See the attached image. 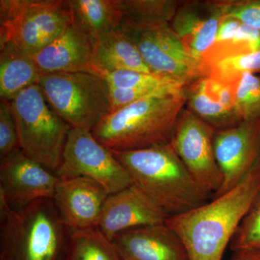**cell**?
<instances>
[{
    "label": "cell",
    "mask_w": 260,
    "mask_h": 260,
    "mask_svg": "<svg viewBox=\"0 0 260 260\" xmlns=\"http://www.w3.org/2000/svg\"><path fill=\"white\" fill-rule=\"evenodd\" d=\"M237 83L210 75L193 82L186 88L187 109L215 131L237 125L242 122L236 109Z\"/></svg>",
    "instance_id": "obj_15"
},
{
    "label": "cell",
    "mask_w": 260,
    "mask_h": 260,
    "mask_svg": "<svg viewBox=\"0 0 260 260\" xmlns=\"http://www.w3.org/2000/svg\"><path fill=\"white\" fill-rule=\"evenodd\" d=\"M223 18L235 19L260 31V1H219Z\"/></svg>",
    "instance_id": "obj_29"
},
{
    "label": "cell",
    "mask_w": 260,
    "mask_h": 260,
    "mask_svg": "<svg viewBox=\"0 0 260 260\" xmlns=\"http://www.w3.org/2000/svg\"><path fill=\"white\" fill-rule=\"evenodd\" d=\"M69 260H123L112 241L95 226L73 231Z\"/></svg>",
    "instance_id": "obj_22"
},
{
    "label": "cell",
    "mask_w": 260,
    "mask_h": 260,
    "mask_svg": "<svg viewBox=\"0 0 260 260\" xmlns=\"http://www.w3.org/2000/svg\"><path fill=\"white\" fill-rule=\"evenodd\" d=\"M112 242L123 260H189L181 239L166 223L129 229Z\"/></svg>",
    "instance_id": "obj_16"
},
{
    "label": "cell",
    "mask_w": 260,
    "mask_h": 260,
    "mask_svg": "<svg viewBox=\"0 0 260 260\" xmlns=\"http://www.w3.org/2000/svg\"><path fill=\"white\" fill-rule=\"evenodd\" d=\"M215 129L188 109L177 121L170 144L202 190L216 194L223 182L215 152Z\"/></svg>",
    "instance_id": "obj_10"
},
{
    "label": "cell",
    "mask_w": 260,
    "mask_h": 260,
    "mask_svg": "<svg viewBox=\"0 0 260 260\" xmlns=\"http://www.w3.org/2000/svg\"><path fill=\"white\" fill-rule=\"evenodd\" d=\"M124 19L170 23L180 3L174 0H116Z\"/></svg>",
    "instance_id": "obj_23"
},
{
    "label": "cell",
    "mask_w": 260,
    "mask_h": 260,
    "mask_svg": "<svg viewBox=\"0 0 260 260\" xmlns=\"http://www.w3.org/2000/svg\"><path fill=\"white\" fill-rule=\"evenodd\" d=\"M94 41L71 24L60 35L32 56L41 74L89 72L93 64Z\"/></svg>",
    "instance_id": "obj_17"
},
{
    "label": "cell",
    "mask_w": 260,
    "mask_h": 260,
    "mask_svg": "<svg viewBox=\"0 0 260 260\" xmlns=\"http://www.w3.org/2000/svg\"><path fill=\"white\" fill-rule=\"evenodd\" d=\"M10 102L22 151L56 173L71 126L53 111L38 84L24 89Z\"/></svg>",
    "instance_id": "obj_6"
},
{
    "label": "cell",
    "mask_w": 260,
    "mask_h": 260,
    "mask_svg": "<svg viewBox=\"0 0 260 260\" xmlns=\"http://www.w3.org/2000/svg\"><path fill=\"white\" fill-rule=\"evenodd\" d=\"M104 78L110 88H162L171 85H183L162 75L130 70L112 72L104 75Z\"/></svg>",
    "instance_id": "obj_27"
},
{
    "label": "cell",
    "mask_w": 260,
    "mask_h": 260,
    "mask_svg": "<svg viewBox=\"0 0 260 260\" xmlns=\"http://www.w3.org/2000/svg\"><path fill=\"white\" fill-rule=\"evenodd\" d=\"M2 259L56 260L64 241V224L51 199L20 210L0 198Z\"/></svg>",
    "instance_id": "obj_4"
},
{
    "label": "cell",
    "mask_w": 260,
    "mask_h": 260,
    "mask_svg": "<svg viewBox=\"0 0 260 260\" xmlns=\"http://www.w3.org/2000/svg\"><path fill=\"white\" fill-rule=\"evenodd\" d=\"M260 194V162L242 180L211 202L169 217L189 260H222L239 224Z\"/></svg>",
    "instance_id": "obj_1"
},
{
    "label": "cell",
    "mask_w": 260,
    "mask_h": 260,
    "mask_svg": "<svg viewBox=\"0 0 260 260\" xmlns=\"http://www.w3.org/2000/svg\"><path fill=\"white\" fill-rule=\"evenodd\" d=\"M56 114L71 127L93 131L112 111L110 88L89 72L41 74L37 83Z\"/></svg>",
    "instance_id": "obj_5"
},
{
    "label": "cell",
    "mask_w": 260,
    "mask_h": 260,
    "mask_svg": "<svg viewBox=\"0 0 260 260\" xmlns=\"http://www.w3.org/2000/svg\"><path fill=\"white\" fill-rule=\"evenodd\" d=\"M108 196L91 179L59 177L52 200L65 226L77 231L98 226Z\"/></svg>",
    "instance_id": "obj_14"
},
{
    "label": "cell",
    "mask_w": 260,
    "mask_h": 260,
    "mask_svg": "<svg viewBox=\"0 0 260 260\" xmlns=\"http://www.w3.org/2000/svg\"><path fill=\"white\" fill-rule=\"evenodd\" d=\"M1 260H9V259H2Z\"/></svg>",
    "instance_id": "obj_32"
},
{
    "label": "cell",
    "mask_w": 260,
    "mask_h": 260,
    "mask_svg": "<svg viewBox=\"0 0 260 260\" xmlns=\"http://www.w3.org/2000/svg\"><path fill=\"white\" fill-rule=\"evenodd\" d=\"M59 177L21 150L1 158L0 198L13 210L53 199Z\"/></svg>",
    "instance_id": "obj_11"
},
{
    "label": "cell",
    "mask_w": 260,
    "mask_h": 260,
    "mask_svg": "<svg viewBox=\"0 0 260 260\" xmlns=\"http://www.w3.org/2000/svg\"><path fill=\"white\" fill-rule=\"evenodd\" d=\"M230 246L234 252L251 251L260 254V194L239 224Z\"/></svg>",
    "instance_id": "obj_26"
},
{
    "label": "cell",
    "mask_w": 260,
    "mask_h": 260,
    "mask_svg": "<svg viewBox=\"0 0 260 260\" xmlns=\"http://www.w3.org/2000/svg\"><path fill=\"white\" fill-rule=\"evenodd\" d=\"M71 24L70 1H0V45L12 44L31 56Z\"/></svg>",
    "instance_id": "obj_7"
},
{
    "label": "cell",
    "mask_w": 260,
    "mask_h": 260,
    "mask_svg": "<svg viewBox=\"0 0 260 260\" xmlns=\"http://www.w3.org/2000/svg\"><path fill=\"white\" fill-rule=\"evenodd\" d=\"M56 174L59 178L91 179L109 195L133 184L129 173L112 150L98 141L91 132L79 128L70 129Z\"/></svg>",
    "instance_id": "obj_9"
},
{
    "label": "cell",
    "mask_w": 260,
    "mask_h": 260,
    "mask_svg": "<svg viewBox=\"0 0 260 260\" xmlns=\"http://www.w3.org/2000/svg\"><path fill=\"white\" fill-rule=\"evenodd\" d=\"M230 260H260V254L251 251H238L234 252Z\"/></svg>",
    "instance_id": "obj_31"
},
{
    "label": "cell",
    "mask_w": 260,
    "mask_h": 260,
    "mask_svg": "<svg viewBox=\"0 0 260 260\" xmlns=\"http://www.w3.org/2000/svg\"><path fill=\"white\" fill-rule=\"evenodd\" d=\"M41 73L31 55L12 44L0 45V97L11 102L24 89L37 84Z\"/></svg>",
    "instance_id": "obj_20"
},
{
    "label": "cell",
    "mask_w": 260,
    "mask_h": 260,
    "mask_svg": "<svg viewBox=\"0 0 260 260\" xmlns=\"http://www.w3.org/2000/svg\"><path fill=\"white\" fill-rule=\"evenodd\" d=\"M120 28L135 43L152 73L184 86L210 75L208 65L186 47L170 23L123 19Z\"/></svg>",
    "instance_id": "obj_8"
},
{
    "label": "cell",
    "mask_w": 260,
    "mask_h": 260,
    "mask_svg": "<svg viewBox=\"0 0 260 260\" xmlns=\"http://www.w3.org/2000/svg\"><path fill=\"white\" fill-rule=\"evenodd\" d=\"M169 218L153 200L135 184L109 194L98 227L112 241L119 233L135 228L160 225Z\"/></svg>",
    "instance_id": "obj_13"
},
{
    "label": "cell",
    "mask_w": 260,
    "mask_h": 260,
    "mask_svg": "<svg viewBox=\"0 0 260 260\" xmlns=\"http://www.w3.org/2000/svg\"><path fill=\"white\" fill-rule=\"evenodd\" d=\"M112 153L129 173L133 184L168 216L180 215L208 202V195L191 177L170 143Z\"/></svg>",
    "instance_id": "obj_3"
},
{
    "label": "cell",
    "mask_w": 260,
    "mask_h": 260,
    "mask_svg": "<svg viewBox=\"0 0 260 260\" xmlns=\"http://www.w3.org/2000/svg\"><path fill=\"white\" fill-rule=\"evenodd\" d=\"M214 152L223 182L215 196L232 189L259 161L260 126L256 120L215 132Z\"/></svg>",
    "instance_id": "obj_12"
},
{
    "label": "cell",
    "mask_w": 260,
    "mask_h": 260,
    "mask_svg": "<svg viewBox=\"0 0 260 260\" xmlns=\"http://www.w3.org/2000/svg\"><path fill=\"white\" fill-rule=\"evenodd\" d=\"M21 150L19 140L18 126L11 102H0V157Z\"/></svg>",
    "instance_id": "obj_28"
},
{
    "label": "cell",
    "mask_w": 260,
    "mask_h": 260,
    "mask_svg": "<svg viewBox=\"0 0 260 260\" xmlns=\"http://www.w3.org/2000/svg\"><path fill=\"white\" fill-rule=\"evenodd\" d=\"M210 76L226 83H237L245 73L260 72V50L223 58L209 67Z\"/></svg>",
    "instance_id": "obj_24"
},
{
    "label": "cell",
    "mask_w": 260,
    "mask_h": 260,
    "mask_svg": "<svg viewBox=\"0 0 260 260\" xmlns=\"http://www.w3.org/2000/svg\"><path fill=\"white\" fill-rule=\"evenodd\" d=\"M235 106L242 121L257 120L260 116V76L247 73L239 78L235 89Z\"/></svg>",
    "instance_id": "obj_25"
},
{
    "label": "cell",
    "mask_w": 260,
    "mask_h": 260,
    "mask_svg": "<svg viewBox=\"0 0 260 260\" xmlns=\"http://www.w3.org/2000/svg\"><path fill=\"white\" fill-rule=\"evenodd\" d=\"M93 64L95 73L103 77L121 70L153 73L135 43L120 27L107 32L94 43Z\"/></svg>",
    "instance_id": "obj_19"
},
{
    "label": "cell",
    "mask_w": 260,
    "mask_h": 260,
    "mask_svg": "<svg viewBox=\"0 0 260 260\" xmlns=\"http://www.w3.org/2000/svg\"><path fill=\"white\" fill-rule=\"evenodd\" d=\"M73 24L95 42L119 28L123 17L116 0H70Z\"/></svg>",
    "instance_id": "obj_21"
},
{
    "label": "cell",
    "mask_w": 260,
    "mask_h": 260,
    "mask_svg": "<svg viewBox=\"0 0 260 260\" xmlns=\"http://www.w3.org/2000/svg\"><path fill=\"white\" fill-rule=\"evenodd\" d=\"M159 89L161 88H110L111 107H112L111 112H115L133 103L138 102L143 98L151 95Z\"/></svg>",
    "instance_id": "obj_30"
},
{
    "label": "cell",
    "mask_w": 260,
    "mask_h": 260,
    "mask_svg": "<svg viewBox=\"0 0 260 260\" xmlns=\"http://www.w3.org/2000/svg\"><path fill=\"white\" fill-rule=\"evenodd\" d=\"M223 18L219 1L186 2L180 3L170 24L192 54L204 60Z\"/></svg>",
    "instance_id": "obj_18"
},
{
    "label": "cell",
    "mask_w": 260,
    "mask_h": 260,
    "mask_svg": "<svg viewBox=\"0 0 260 260\" xmlns=\"http://www.w3.org/2000/svg\"><path fill=\"white\" fill-rule=\"evenodd\" d=\"M185 86L172 85L111 112L91 132L112 151L141 150L170 143L186 104Z\"/></svg>",
    "instance_id": "obj_2"
}]
</instances>
